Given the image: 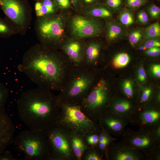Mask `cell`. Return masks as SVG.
Here are the masks:
<instances>
[{
	"mask_svg": "<svg viewBox=\"0 0 160 160\" xmlns=\"http://www.w3.org/2000/svg\"><path fill=\"white\" fill-rule=\"evenodd\" d=\"M152 129L156 137L160 140V124L153 128Z\"/></svg>",
	"mask_w": 160,
	"mask_h": 160,
	"instance_id": "cell-43",
	"label": "cell"
},
{
	"mask_svg": "<svg viewBox=\"0 0 160 160\" xmlns=\"http://www.w3.org/2000/svg\"><path fill=\"white\" fill-rule=\"evenodd\" d=\"M50 146L52 156L54 157H69L71 150L69 142L62 131L55 126L45 132Z\"/></svg>",
	"mask_w": 160,
	"mask_h": 160,
	"instance_id": "cell-13",
	"label": "cell"
},
{
	"mask_svg": "<svg viewBox=\"0 0 160 160\" xmlns=\"http://www.w3.org/2000/svg\"><path fill=\"white\" fill-rule=\"evenodd\" d=\"M15 131L11 118L5 112L0 113V155L13 143Z\"/></svg>",
	"mask_w": 160,
	"mask_h": 160,
	"instance_id": "cell-16",
	"label": "cell"
},
{
	"mask_svg": "<svg viewBox=\"0 0 160 160\" xmlns=\"http://www.w3.org/2000/svg\"><path fill=\"white\" fill-rule=\"evenodd\" d=\"M9 95V90L0 81V113L5 112V105Z\"/></svg>",
	"mask_w": 160,
	"mask_h": 160,
	"instance_id": "cell-26",
	"label": "cell"
},
{
	"mask_svg": "<svg viewBox=\"0 0 160 160\" xmlns=\"http://www.w3.org/2000/svg\"><path fill=\"white\" fill-rule=\"evenodd\" d=\"M77 0H71L72 2L74 4H76Z\"/></svg>",
	"mask_w": 160,
	"mask_h": 160,
	"instance_id": "cell-46",
	"label": "cell"
},
{
	"mask_svg": "<svg viewBox=\"0 0 160 160\" xmlns=\"http://www.w3.org/2000/svg\"><path fill=\"white\" fill-rule=\"evenodd\" d=\"M151 71L153 74L156 76L160 77V66L159 65H154L151 68Z\"/></svg>",
	"mask_w": 160,
	"mask_h": 160,
	"instance_id": "cell-42",
	"label": "cell"
},
{
	"mask_svg": "<svg viewBox=\"0 0 160 160\" xmlns=\"http://www.w3.org/2000/svg\"><path fill=\"white\" fill-rule=\"evenodd\" d=\"M17 34L16 30L6 18L0 17V37L8 38Z\"/></svg>",
	"mask_w": 160,
	"mask_h": 160,
	"instance_id": "cell-21",
	"label": "cell"
},
{
	"mask_svg": "<svg viewBox=\"0 0 160 160\" xmlns=\"http://www.w3.org/2000/svg\"><path fill=\"white\" fill-rule=\"evenodd\" d=\"M58 101L59 111L56 126L63 125L73 133L80 135L100 132L96 121L84 114L79 103Z\"/></svg>",
	"mask_w": 160,
	"mask_h": 160,
	"instance_id": "cell-3",
	"label": "cell"
},
{
	"mask_svg": "<svg viewBox=\"0 0 160 160\" xmlns=\"http://www.w3.org/2000/svg\"><path fill=\"white\" fill-rule=\"evenodd\" d=\"M85 43L75 39L64 41L60 49L74 67H82Z\"/></svg>",
	"mask_w": 160,
	"mask_h": 160,
	"instance_id": "cell-15",
	"label": "cell"
},
{
	"mask_svg": "<svg viewBox=\"0 0 160 160\" xmlns=\"http://www.w3.org/2000/svg\"><path fill=\"white\" fill-rule=\"evenodd\" d=\"M95 0H84L85 2L86 3H89L92 2Z\"/></svg>",
	"mask_w": 160,
	"mask_h": 160,
	"instance_id": "cell-45",
	"label": "cell"
},
{
	"mask_svg": "<svg viewBox=\"0 0 160 160\" xmlns=\"http://www.w3.org/2000/svg\"><path fill=\"white\" fill-rule=\"evenodd\" d=\"M146 1V0H127V3L129 7L133 9L142 6Z\"/></svg>",
	"mask_w": 160,
	"mask_h": 160,
	"instance_id": "cell-32",
	"label": "cell"
},
{
	"mask_svg": "<svg viewBox=\"0 0 160 160\" xmlns=\"http://www.w3.org/2000/svg\"><path fill=\"white\" fill-rule=\"evenodd\" d=\"M147 49L146 48L144 45L140 47L139 48V50L141 51Z\"/></svg>",
	"mask_w": 160,
	"mask_h": 160,
	"instance_id": "cell-44",
	"label": "cell"
},
{
	"mask_svg": "<svg viewBox=\"0 0 160 160\" xmlns=\"http://www.w3.org/2000/svg\"><path fill=\"white\" fill-rule=\"evenodd\" d=\"M152 90L149 88L144 89L139 99L140 104L142 105L150 100L152 95Z\"/></svg>",
	"mask_w": 160,
	"mask_h": 160,
	"instance_id": "cell-30",
	"label": "cell"
},
{
	"mask_svg": "<svg viewBox=\"0 0 160 160\" xmlns=\"http://www.w3.org/2000/svg\"><path fill=\"white\" fill-rule=\"evenodd\" d=\"M34 29L40 44L51 49H60L65 30V22L61 15L36 18Z\"/></svg>",
	"mask_w": 160,
	"mask_h": 160,
	"instance_id": "cell-6",
	"label": "cell"
},
{
	"mask_svg": "<svg viewBox=\"0 0 160 160\" xmlns=\"http://www.w3.org/2000/svg\"><path fill=\"white\" fill-rule=\"evenodd\" d=\"M0 7L17 33L24 35L33 19L32 9L28 0H0Z\"/></svg>",
	"mask_w": 160,
	"mask_h": 160,
	"instance_id": "cell-9",
	"label": "cell"
},
{
	"mask_svg": "<svg viewBox=\"0 0 160 160\" xmlns=\"http://www.w3.org/2000/svg\"><path fill=\"white\" fill-rule=\"evenodd\" d=\"M144 46L147 49L153 47H159L160 46V42L156 39H149L145 42Z\"/></svg>",
	"mask_w": 160,
	"mask_h": 160,
	"instance_id": "cell-35",
	"label": "cell"
},
{
	"mask_svg": "<svg viewBox=\"0 0 160 160\" xmlns=\"http://www.w3.org/2000/svg\"><path fill=\"white\" fill-rule=\"evenodd\" d=\"M87 160H101L102 157L100 154L95 151H92L89 153L86 157Z\"/></svg>",
	"mask_w": 160,
	"mask_h": 160,
	"instance_id": "cell-38",
	"label": "cell"
},
{
	"mask_svg": "<svg viewBox=\"0 0 160 160\" xmlns=\"http://www.w3.org/2000/svg\"><path fill=\"white\" fill-rule=\"evenodd\" d=\"M108 84L103 77L96 79L89 92L79 103L84 112H87L95 121H98L108 110L111 103Z\"/></svg>",
	"mask_w": 160,
	"mask_h": 160,
	"instance_id": "cell-7",
	"label": "cell"
},
{
	"mask_svg": "<svg viewBox=\"0 0 160 160\" xmlns=\"http://www.w3.org/2000/svg\"><path fill=\"white\" fill-rule=\"evenodd\" d=\"M146 75L145 71L143 67L139 68L138 72V77L141 81H144L146 78Z\"/></svg>",
	"mask_w": 160,
	"mask_h": 160,
	"instance_id": "cell-41",
	"label": "cell"
},
{
	"mask_svg": "<svg viewBox=\"0 0 160 160\" xmlns=\"http://www.w3.org/2000/svg\"><path fill=\"white\" fill-rule=\"evenodd\" d=\"M97 133H92L88 136L87 140L89 144L93 145H96L98 144L100 134L99 135Z\"/></svg>",
	"mask_w": 160,
	"mask_h": 160,
	"instance_id": "cell-34",
	"label": "cell"
},
{
	"mask_svg": "<svg viewBox=\"0 0 160 160\" xmlns=\"http://www.w3.org/2000/svg\"><path fill=\"white\" fill-rule=\"evenodd\" d=\"M119 18L121 23L126 26H130L134 22L132 13L127 9L123 10L120 12Z\"/></svg>",
	"mask_w": 160,
	"mask_h": 160,
	"instance_id": "cell-25",
	"label": "cell"
},
{
	"mask_svg": "<svg viewBox=\"0 0 160 160\" xmlns=\"http://www.w3.org/2000/svg\"><path fill=\"white\" fill-rule=\"evenodd\" d=\"M137 17L138 21L142 24H146L148 21V15L146 12L143 10L138 13Z\"/></svg>",
	"mask_w": 160,
	"mask_h": 160,
	"instance_id": "cell-33",
	"label": "cell"
},
{
	"mask_svg": "<svg viewBox=\"0 0 160 160\" xmlns=\"http://www.w3.org/2000/svg\"><path fill=\"white\" fill-rule=\"evenodd\" d=\"M11 153L9 151L6 150L2 154L0 155V160H16Z\"/></svg>",
	"mask_w": 160,
	"mask_h": 160,
	"instance_id": "cell-40",
	"label": "cell"
},
{
	"mask_svg": "<svg viewBox=\"0 0 160 160\" xmlns=\"http://www.w3.org/2000/svg\"><path fill=\"white\" fill-rule=\"evenodd\" d=\"M74 67L61 51L40 43L25 52L18 66L19 70L38 87L60 91L65 86Z\"/></svg>",
	"mask_w": 160,
	"mask_h": 160,
	"instance_id": "cell-1",
	"label": "cell"
},
{
	"mask_svg": "<svg viewBox=\"0 0 160 160\" xmlns=\"http://www.w3.org/2000/svg\"><path fill=\"white\" fill-rule=\"evenodd\" d=\"M148 49L145 52L149 56L156 57L160 55V49L159 47H153Z\"/></svg>",
	"mask_w": 160,
	"mask_h": 160,
	"instance_id": "cell-36",
	"label": "cell"
},
{
	"mask_svg": "<svg viewBox=\"0 0 160 160\" xmlns=\"http://www.w3.org/2000/svg\"><path fill=\"white\" fill-rule=\"evenodd\" d=\"M106 155L110 160H144L145 156L121 141L111 142L107 147Z\"/></svg>",
	"mask_w": 160,
	"mask_h": 160,
	"instance_id": "cell-11",
	"label": "cell"
},
{
	"mask_svg": "<svg viewBox=\"0 0 160 160\" xmlns=\"http://www.w3.org/2000/svg\"><path fill=\"white\" fill-rule=\"evenodd\" d=\"M58 7L54 0H38L35 2L34 10L36 18L57 14Z\"/></svg>",
	"mask_w": 160,
	"mask_h": 160,
	"instance_id": "cell-19",
	"label": "cell"
},
{
	"mask_svg": "<svg viewBox=\"0 0 160 160\" xmlns=\"http://www.w3.org/2000/svg\"><path fill=\"white\" fill-rule=\"evenodd\" d=\"M123 93L128 100L132 98L134 96V93L131 82L128 80L124 81L123 84Z\"/></svg>",
	"mask_w": 160,
	"mask_h": 160,
	"instance_id": "cell-29",
	"label": "cell"
},
{
	"mask_svg": "<svg viewBox=\"0 0 160 160\" xmlns=\"http://www.w3.org/2000/svg\"><path fill=\"white\" fill-rule=\"evenodd\" d=\"M148 12L150 16L153 19H157L160 16V8L156 5H150L148 8Z\"/></svg>",
	"mask_w": 160,
	"mask_h": 160,
	"instance_id": "cell-31",
	"label": "cell"
},
{
	"mask_svg": "<svg viewBox=\"0 0 160 160\" xmlns=\"http://www.w3.org/2000/svg\"><path fill=\"white\" fill-rule=\"evenodd\" d=\"M137 108L130 117V123L153 129L160 124V111L153 107Z\"/></svg>",
	"mask_w": 160,
	"mask_h": 160,
	"instance_id": "cell-12",
	"label": "cell"
},
{
	"mask_svg": "<svg viewBox=\"0 0 160 160\" xmlns=\"http://www.w3.org/2000/svg\"><path fill=\"white\" fill-rule=\"evenodd\" d=\"M129 60V57L128 54L124 53H121L117 55L114 58L113 64L116 68H121L126 65Z\"/></svg>",
	"mask_w": 160,
	"mask_h": 160,
	"instance_id": "cell-27",
	"label": "cell"
},
{
	"mask_svg": "<svg viewBox=\"0 0 160 160\" xmlns=\"http://www.w3.org/2000/svg\"><path fill=\"white\" fill-rule=\"evenodd\" d=\"M101 44L90 41L85 43L82 67L90 70H95L101 56Z\"/></svg>",
	"mask_w": 160,
	"mask_h": 160,
	"instance_id": "cell-17",
	"label": "cell"
},
{
	"mask_svg": "<svg viewBox=\"0 0 160 160\" xmlns=\"http://www.w3.org/2000/svg\"><path fill=\"white\" fill-rule=\"evenodd\" d=\"M58 7L62 9H66L70 6L69 0H54Z\"/></svg>",
	"mask_w": 160,
	"mask_h": 160,
	"instance_id": "cell-39",
	"label": "cell"
},
{
	"mask_svg": "<svg viewBox=\"0 0 160 160\" xmlns=\"http://www.w3.org/2000/svg\"><path fill=\"white\" fill-rule=\"evenodd\" d=\"M144 35L147 39H156L160 36V25L158 23L151 24L145 29Z\"/></svg>",
	"mask_w": 160,
	"mask_h": 160,
	"instance_id": "cell-23",
	"label": "cell"
},
{
	"mask_svg": "<svg viewBox=\"0 0 160 160\" xmlns=\"http://www.w3.org/2000/svg\"><path fill=\"white\" fill-rule=\"evenodd\" d=\"M70 25L71 33L75 39L97 36L102 32L103 29L102 24L99 20L80 15L74 17Z\"/></svg>",
	"mask_w": 160,
	"mask_h": 160,
	"instance_id": "cell-10",
	"label": "cell"
},
{
	"mask_svg": "<svg viewBox=\"0 0 160 160\" xmlns=\"http://www.w3.org/2000/svg\"><path fill=\"white\" fill-rule=\"evenodd\" d=\"M108 5L113 9L119 8L122 3V0H107Z\"/></svg>",
	"mask_w": 160,
	"mask_h": 160,
	"instance_id": "cell-37",
	"label": "cell"
},
{
	"mask_svg": "<svg viewBox=\"0 0 160 160\" xmlns=\"http://www.w3.org/2000/svg\"><path fill=\"white\" fill-rule=\"evenodd\" d=\"M87 13L89 16L93 17L108 18L112 16L111 11L101 6L93 7L88 11Z\"/></svg>",
	"mask_w": 160,
	"mask_h": 160,
	"instance_id": "cell-22",
	"label": "cell"
},
{
	"mask_svg": "<svg viewBox=\"0 0 160 160\" xmlns=\"http://www.w3.org/2000/svg\"><path fill=\"white\" fill-rule=\"evenodd\" d=\"M19 117L30 129L46 132L56 125L59 111L57 97L38 87L23 92L17 101Z\"/></svg>",
	"mask_w": 160,
	"mask_h": 160,
	"instance_id": "cell-2",
	"label": "cell"
},
{
	"mask_svg": "<svg viewBox=\"0 0 160 160\" xmlns=\"http://www.w3.org/2000/svg\"><path fill=\"white\" fill-rule=\"evenodd\" d=\"M143 34L140 29L133 30L129 35V39L131 44L134 45L137 43L143 37Z\"/></svg>",
	"mask_w": 160,
	"mask_h": 160,
	"instance_id": "cell-28",
	"label": "cell"
},
{
	"mask_svg": "<svg viewBox=\"0 0 160 160\" xmlns=\"http://www.w3.org/2000/svg\"><path fill=\"white\" fill-rule=\"evenodd\" d=\"M96 73L82 67H74L65 86L57 96L58 100L80 103L94 83Z\"/></svg>",
	"mask_w": 160,
	"mask_h": 160,
	"instance_id": "cell-5",
	"label": "cell"
},
{
	"mask_svg": "<svg viewBox=\"0 0 160 160\" xmlns=\"http://www.w3.org/2000/svg\"><path fill=\"white\" fill-rule=\"evenodd\" d=\"M106 32L108 39L114 40L123 36L125 30L120 24L114 21H110L107 24Z\"/></svg>",
	"mask_w": 160,
	"mask_h": 160,
	"instance_id": "cell-20",
	"label": "cell"
},
{
	"mask_svg": "<svg viewBox=\"0 0 160 160\" xmlns=\"http://www.w3.org/2000/svg\"><path fill=\"white\" fill-rule=\"evenodd\" d=\"M33 0L34 2H35V1H37L38 0Z\"/></svg>",
	"mask_w": 160,
	"mask_h": 160,
	"instance_id": "cell-47",
	"label": "cell"
},
{
	"mask_svg": "<svg viewBox=\"0 0 160 160\" xmlns=\"http://www.w3.org/2000/svg\"><path fill=\"white\" fill-rule=\"evenodd\" d=\"M112 102L111 103L108 110L129 120L137 108L134 107L128 100L117 99Z\"/></svg>",
	"mask_w": 160,
	"mask_h": 160,
	"instance_id": "cell-18",
	"label": "cell"
},
{
	"mask_svg": "<svg viewBox=\"0 0 160 160\" xmlns=\"http://www.w3.org/2000/svg\"><path fill=\"white\" fill-rule=\"evenodd\" d=\"M123 143L143 154L146 160H155L160 149V141L152 129L140 127L135 131L127 128L121 136Z\"/></svg>",
	"mask_w": 160,
	"mask_h": 160,
	"instance_id": "cell-8",
	"label": "cell"
},
{
	"mask_svg": "<svg viewBox=\"0 0 160 160\" xmlns=\"http://www.w3.org/2000/svg\"><path fill=\"white\" fill-rule=\"evenodd\" d=\"M100 124L110 135L121 136L130 123L129 119L121 117L108 110L99 119Z\"/></svg>",
	"mask_w": 160,
	"mask_h": 160,
	"instance_id": "cell-14",
	"label": "cell"
},
{
	"mask_svg": "<svg viewBox=\"0 0 160 160\" xmlns=\"http://www.w3.org/2000/svg\"><path fill=\"white\" fill-rule=\"evenodd\" d=\"M13 143L28 160H42L52 156L50 144L45 132L31 129L21 131Z\"/></svg>",
	"mask_w": 160,
	"mask_h": 160,
	"instance_id": "cell-4",
	"label": "cell"
},
{
	"mask_svg": "<svg viewBox=\"0 0 160 160\" xmlns=\"http://www.w3.org/2000/svg\"><path fill=\"white\" fill-rule=\"evenodd\" d=\"M1 63V57H0V64Z\"/></svg>",
	"mask_w": 160,
	"mask_h": 160,
	"instance_id": "cell-48",
	"label": "cell"
},
{
	"mask_svg": "<svg viewBox=\"0 0 160 160\" xmlns=\"http://www.w3.org/2000/svg\"><path fill=\"white\" fill-rule=\"evenodd\" d=\"M73 150L77 158L80 159L85 149V145L82 140L77 137H75L72 140Z\"/></svg>",
	"mask_w": 160,
	"mask_h": 160,
	"instance_id": "cell-24",
	"label": "cell"
}]
</instances>
